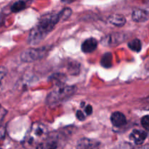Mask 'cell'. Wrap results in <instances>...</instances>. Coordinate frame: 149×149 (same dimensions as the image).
<instances>
[{"label": "cell", "instance_id": "25", "mask_svg": "<svg viewBox=\"0 0 149 149\" xmlns=\"http://www.w3.org/2000/svg\"><path fill=\"white\" fill-rule=\"evenodd\" d=\"M88 149H98V147H95V148H88Z\"/></svg>", "mask_w": 149, "mask_h": 149}, {"label": "cell", "instance_id": "8", "mask_svg": "<svg viewBox=\"0 0 149 149\" xmlns=\"http://www.w3.org/2000/svg\"><path fill=\"white\" fill-rule=\"evenodd\" d=\"M132 20L138 23L145 22L148 19V13L145 10L142 9H136L132 12Z\"/></svg>", "mask_w": 149, "mask_h": 149}, {"label": "cell", "instance_id": "18", "mask_svg": "<svg viewBox=\"0 0 149 149\" xmlns=\"http://www.w3.org/2000/svg\"><path fill=\"white\" fill-rule=\"evenodd\" d=\"M112 149H132V146L129 143H122Z\"/></svg>", "mask_w": 149, "mask_h": 149}, {"label": "cell", "instance_id": "24", "mask_svg": "<svg viewBox=\"0 0 149 149\" xmlns=\"http://www.w3.org/2000/svg\"><path fill=\"white\" fill-rule=\"evenodd\" d=\"M74 1H75V0H61V1L63 3H71Z\"/></svg>", "mask_w": 149, "mask_h": 149}, {"label": "cell", "instance_id": "9", "mask_svg": "<svg viewBox=\"0 0 149 149\" xmlns=\"http://www.w3.org/2000/svg\"><path fill=\"white\" fill-rule=\"evenodd\" d=\"M97 42L94 38H89L86 39L81 45V50L85 53L92 52L97 48Z\"/></svg>", "mask_w": 149, "mask_h": 149}, {"label": "cell", "instance_id": "15", "mask_svg": "<svg viewBox=\"0 0 149 149\" xmlns=\"http://www.w3.org/2000/svg\"><path fill=\"white\" fill-rule=\"evenodd\" d=\"M26 7V3L23 1H18L17 2L14 3L13 5L12 6L11 10L13 13H18V12L22 11L23 10H24Z\"/></svg>", "mask_w": 149, "mask_h": 149}, {"label": "cell", "instance_id": "21", "mask_svg": "<svg viewBox=\"0 0 149 149\" xmlns=\"http://www.w3.org/2000/svg\"><path fill=\"white\" fill-rule=\"evenodd\" d=\"M85 112L87 115H90L93 113V107L90 105H87L85 108Z\"/></svg>", "mask_w": 149, "mask_h": 149}, {"label": "cell", "instance_id": "1", "mask_svg": "<svg viewBox=\"0 0 149 149\" xmlns=\"http://www.w3.org/2000/svg\"><path fill=\"white\" fill-rule=\"evenodd\" d=\"M60 21L58 14L45 15L39 20L37 26L32 29L29 36V42L31 44H36L44 39Z\"/></svg>", "mask_w": 149, "mask_h": 149}, {"label": "cell", "instance_id": "20", "mask_svg": "<svg viewBox=\"0 0 149 149\" xmlns=\"http://www.w3.org/2000/svg\"><path fill=\"white\" fill-rule=\"evenodd\" d=\"M77 117L78 118V119H79L80 121H84V119H85V116L83 113L82 111H78L77 112Z\"/></svg>", "mask_w": 149, "mask_h": 149}, {"label": "cell", "instance_id": "3", "mask_svg": "<svg viewBox=\"0 0 149 149\" xmlns=\"http://www.w3.org/2000/svg\"><path fill=\"white\" fill-rule=\"evenodd\" d=\"M49 52L47 47L29 48L22 52L20 58L23 62L31 63L45 58Z\"/></svg>", "mask_w": 149, "mask_h": 149}, {"label": "cell", "instance_id": "4", "mask_svg": "<svg viewBox=\"0 0 149 149\" xmlns=\"http://www.w3.org/2000/svg\"><path fill=\"white\" fill-rule=\"evenodd\" d=\"M125 39V36L120 33H111L104 36L101 39V44L105 46H116L119 44L122 43Z\"/></svg>", "mask_w": 149, "mask_h": 149}, {"label": "cell", "instance_id": "14", "mask_svg": "<svg viewBox=\"0 0 149 149\" xmlns=\"http://www.w3.org/2000/svg\"><path fill=\"white\" fill-rule=\"evenodd\" d=\"M128 47H130V49H131L132 50L135 51V52H140L142 49V44L140 39H135L133 40L130 41V42L128 43Z\"/></svg>", "mask_w": 149, "mask_h": 149}, {"label": "cell", "instance_id": "2", "mask_svg": "<svg viewBox=\"0 0 149 149\" xmlns=\"http://www.w3.org/2000/svg\"><path fill=\"white\" fill-rule=\"evenodd\" d=\"M75 91L76 87L74 86H58L49 93L47 97V103L49 105H55L65 101L71 97Z\"/></svg>", "mask_w": 149, "mask_h": 149}, {"label": "cell", "instance_id": "19", "mask_svg": "<svg viewBox=\"0 0 149 149\" xmlns=\"http://www.w3.org/2000/svg\"><path fill=\"white\" fill-rule=\"evenodd\" d=\"M6 74H7V69H6V68L3 66L0 67V85H1V81L4 78Z\"/></svg>", "mask_w": 149, "mask_h": 149}, {"label": "cell", "instance_id": "10", "mask_svg": "<svg viewBox=\"0 0 149 149\" xmlns=\"http://www.w3.org/2000/svg\"><path fill=\"white\" fill-rule=\"evenodd\" d=\"M99 143L94 140L88 139V138H82L78 142V149H88L95 147H98Z\"/></svg>", "mask_w": 149, "mask_h": 149}, {"label": "cell", "instance_id": "22", "mask_svg": "<svg viewBox=\"0 0 149 149\" xmlns=\"http://www.w3.org/2000/svg\"><path fill=\"white\" fill-rule=\"evenodd\" d=\"M6 113V111L4 109H0V121L3 119V117L4 116V113Z\"/></svg>", "mask_w": 149, "mask_h": 149}, {"label": "cell", "instance_id": "26", "mask_svg": "<svg viewBox=\"0 0 149 149\" xmlns=\"http://www.w3.org/2000/svg\"><path fill=\"white\" fill-rule=\"evenodd\" d=\"M0 149H1V148H0Z\"/></svg>", "mask_w": 149, "mask_h": 149}, {"label": "cell", "instance_id": "23", "mask_svg": "<svg viewBox=\"0 0 149 149\" xmlns=\"http://www.w3.org/2000/svg\"><path fill=\"white\" fill-rule=\"evenodd\" d=\"M135 149H149V146L148 145H145V146H140L138 148H136Z\"/></svg>", "mask_w": 149, "mask_h": 149}, {"label": "cell", "instance_id": "16", "mask_svg": "<svg viewBox=\"0 0 149 149\" xmlns=\"http://www.w3.org/2000/svg\"><path fill=\"white\" fill-rule=\"evenodd\" d=\"M71 13H72V11H71V10L70 8L66 7V8L63 9L62 11L60 12V13H58L60 20H66V19H68V17L71 16Z\"/></svg>", "mask_w": 149, "mask_h": 149}, {"label": "cell", "instance_id": "7", "mask_svg": "<svg viewBox=\"0 0 149 149\" xmlns=\"http://www.w3.org/2000/svg\"><path fill=\"white\" fill-rule=\"evenodd\" d=\"M111 121L112 125L116 127L124 126L127 123V119L125 115L119 111H116L112 113L111 116Z\"/></svg>", "mask_w": 149, "mask_h": 149}, {"label": "cell", "instance_id": "5", "mask_svg": "<svg viewBox=\"0 0 149 149\" xmlns=\"http://www.w3.org/2000/svg\"><path fill=\"white\" fill-rule=\"evenodd\" d=\"M47 133V129L42 124L36 122L33 124L30 130V139L33 140L39 139L45 137Z\"/></svg>", "mask_w": 149, "mask_h": 149}, {"label": "cell", "instance_id": "17", "mask_svg": "<svg viewBox=\"0 0 149 149\" xmlns=\"http://www.w3.org/2000/svg\"><path fill=\"white\" fill-rule=\"evenodd\" d=\"M141 125L143 127L144 129L146 130H148L149 129V116L148 115L143 116V117L141 119Z\"/></svg>", "mask_w": 149, "mask_h": 149}, {"label": "cell", "instance_id": "13", "mask_svg": "<svg viewBox=\"0 0 149 149\" xmlns=\"http://www.w3.org/2000/svg\"><path fill=\"white\" fill-rule=\"evenodd\" d=\"M112 59H113V57H112L111 53H110V52H106V53H105L103 55V57H102L101 61H100V63H101L102 66L106 68L111 67Z\"/></svg>", "mask_w": 149, "mask_h": 149}, {"label": "cell", "instance_id": "12", "mask_svg": "<svg viewBox=\"0 0 149 149\" xmlns=\"http://www.w3.org/2000/svg\"><path fill=\"white\" fill-rule=\"evenodd\" d=\"M57 142L52 138H47L38 145L36 149H56Z\"/></svg>", "mask_w": 149, "mask_h": 149}, {"label": "cell", "instance_id": "11", "mask_svg": "<svg viewBox=\"0 0 149 149\" xmlns=\"http://www.w3.org/2000/svg\"><path fill=\"white\" fill-rule=\"evenodd\" d=\"M109 22L116 26H123L126 23V19L122 15L113 14L109 17Z\"/></svg>", "mask_w": 149, "mask_h": 149}, {"label": "cell", "instance_id": "6", "mask_svg": "<svg viewBox=\"0 0 149 149\" xmlns=\"http://www.w3.org/2000/svg\"><path fill=\"white\" fill-rule=\"evenodd\" d=\"M147 132L141 130H134L130 135V139L136 145H141L143 143L147 138Z\"/></svg>", "mask_w": 149, "mask_h": 149}]
</instances>
